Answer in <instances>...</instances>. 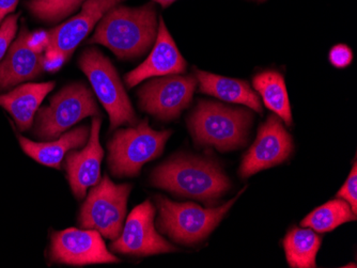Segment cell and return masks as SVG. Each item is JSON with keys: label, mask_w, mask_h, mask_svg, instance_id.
Listing matches in <instances>:
<instances>
[{"label": "cell", "mask_w": 357, "mask_h": 268, "mask_svg": "<svg viewBox=\"0 0 357 268\" xmlns=\"http://www.w3.org/2000/svg\"><path fill=\"white\" fill-rule=\"evenodd\" d=\"M158 30L153 3L139 8L116 6L98 23L89 44H101L120 59H132L151 49Z\"/></svg>", "instance_id": "cell-1"}, {"label": "cell", "mask_w": 357, "mask_h": 268, "mask_svg": "<svg viewBox=\"0 0 357 268\" xmlns=\"http://www.w3.org/2000/svg\"><path fill=\"white\" fill-rule=\"evenodd\" d=\"M151 183L182 197L200 200L212 205L230 188V182L214 161L176 156L158 166L151 175Z\"/></svg>", "instance_id": "cell-2"}, {"label": "cell", "mask_w": 357, "mask_h": 268, "mask_svg": "<svg viewBox=\"0 0 357 268\" xmlns=\"http://www.w3.org/2000/svg\"><path fill=\"white\" fill-rule=\"evenodd\" d=\"M252 113L215 102L200 101L188 119L195 143L230 151L245 145Z\"/></svg>", "instance_id": "cell-3"}, {"label": "cell", "mask_w": 357, "mask_h": 268, "mask_svg": "<svg viewBox=\"0 0 357 268\" xmlns=\"http://www.w3.org/2000/svg\"><path fill=\"white\" fill-rule=\"evenodd\" d=\"M243 191L220 207L204 209L195 203H176L163 196L156 198L158 218L156 228L172 241L192 245L204 241L228 213Z\"/></svg>", "instance_id": "cell-4"}, {"label": "cell", "mask_w": 357, "mask_h": 268, "mask_svg": "<svg viewBox=\"0 0 357 268\" xmlns=\"http://www.w3.org/2000/svg\"><path fill=\"white\" fill-rule=\"evenodd\" d=\"M170 131L158 132L150 127L148 120L135 127L116 132L108 143V165L118 178L135 177L142 166L163 153Z\"/></svg>", "instance_id": "cell-5"}, {"label": "cell", "mask_w": 357, "mask_h": 268, "mask_svg": "<svg viewBox=\"0 0 357 268\" xmlns=\"http://www.w3.org/2000/svg\"><path fill=\"white\" fill-rule=\"evenodd\" d=\"M78 65L87 76L96 97L109 115L110 129H116L124 124L136 125L135 111L109 59L99 49H88L80 55Z\"/></svg>", "instance_id": "cell-6"}, {"label": "cell", "mask_w": 357, "mask_h": 268, "mask_svg": "<svg viewBox=\"0 0 357 268\" xmlns=\"http://www.w3.org/2000/svg\"><path fill=\"white\" fill-rule=\"evenodd\" d=\"M99 116L91 90L82 83L72 84L58 92L50 105L38 111L36 135L54 140L85 118Z\"/></svg>", "instance_id": "cell-7"}, {"label": "cell", "mask_w": 357, "mask_h": 268, "mask_svg": "<svg viewBox=\"0 0 357 268\" xmlns=\"http://www.w3.org/2000/svg\"><path fill=\"white\" fill-rule=\"evenodd\" d=\"M131 185H116L107 175L94 185L80 209L79 225L96 230L106 239L115 241L121 233Z\"/></svg>", "instance_id": "cell-8"}, {"label": "cell", "mask_w": 357, "mask_h": 268, "mask_svg": "<svg viewBox=\"0 0 357 268\" xmlns=\"http://www.w3.org/2000/svg\"><path fill=\"white\" fill-rule=\"evenodd\" d=\"M196 86V78L178 74L152 79L138 91L140 108L160 121H172L188 107Z\"/></svg>", "instance_id": "cell-9"}, {"label": "cell", "mask_w": 357, "mask_h": 268, "mask_svg": "<svg viewBox=\"0 0 357 268\" xmlns=\"http://www.w3.org/2000/svg\"><path fill=\"white\" fill-rule=\"evenodd\" d=\"M154 216L155 207L149 200L137 205L128 215L120 235L110 245L112 251L137 257L176 251V248L156 231Z\"/></svg>", "instance_id": "cell-10"}, {"label": "cell", "mask_w": 357, "mask_h": 268, "mask_svg": "<svg viewBox=\"0 0 357 268\" xmlns=\"http://www.w3.org/2000/svg\"><path fill=\"white\" fill-rule=\"evenodd\" d=\"M51 260L71 266L118 263L119 259L106 248L101 234L91 229H67L52 235Z\"/></svg>", "instance_id": "cell-11"}, {"label": "cell", "mask_w": 357, "mask_h": 268, "mask_svg": "<svg viewBox=\"0 0 357 268\" xmlns=\"http://www.w3.org/2000/svg\"><path fill=\"white\" fill-rule=\"evenodd\" d=\"M294 150V140L278 116L271 115L259 129L254 145L246 152L240 175L248 178L261 170L284 163Z\"/></svg>", "instance_id": "cell-12"}, {"label": "cell", "mask_w": 357, "mask_h": 268, "mask_svg": "<svg viewBox=\"0 0 357 268\" xmlns=\"http://www.w3.org/2000/svg\"><path fill=\"white\" fill-rule=\"evenodd\" d=\"M123 0H87L79 13L69 21L48 31V45L45 55L59 56L66 61L71 57L94 26L110 9Z\"/></svg>", "instance_id": "cell-13"}, {"label": "cell", "mask_w": 357, "mask_h": 268, "mask_svg": "<svg viewBox=\"0 0 357 268\" xmlns=\"http://www.w3.org/2000/svg\"><path fill=\"white\" fill-rule=\"evenodd\" d=\"M101 119H92L90 137L82 151H70L66 155L68 179L72 191L77 199L85 198L87 189L99 183L104 151L100 145Z\"/></svg>", "instance_id": "cell-14"}, {"label": "cell", "mask_w": 357, "mask_h": 268, "mask_svg": "<svg viewBox=\"0 0 357 268\" xmlns=\"http://www.w3.org/2000/svg\"><path fill=\"white\" fill-rule=\"evenodd\" d=\"M186 61L178 52L163 19L158 24L155 44L146 61L124 76L128 88H133L148 78L176 75L185 72Z\"/></svg>", "instance_id": "cell-15"}, {"label": "cell", "mask_w": 357, "mask_h": 268, "mask_svg": "<svg viewBox=\"0 0 357 268\" xmlns=\"http://www.w3.org/2000/svg\"><path fill=\"white\" fill-rule=\"evenodd\" d=\"M29 33L23 24L19 37L0 62V91L12 89L24 81H32L43 69V56L27 45Z\"/></svg>", "instance_id": "cell-16"}, {"label": "cell", "mask_w": 357, "mask_h": 268, "mask_svg": "<svg viewBox=\"0 0 357 268\" xmlns=\"http://www.w3.org/2000/svg\"><path fill=\"white\" fill-rule=\"evenodd\" d=\"M54 87V81L25 84L9 93L0 94V106L13 117L20 131H28L33 123V118L40 105Z\"/></svg>", "instance_id": "cell-17"}, {"label": "cell", "mask_w": 357, "mask_h": 268, "mask_svg": "<svg viewBox=\"0 0 357 268\" xmlns=\"http://www.w3.org/2000/svg\"><path fill=\"white\" fill-rule=\"evenodd\" d=\"M89 137V127L83 125L62 134L52 143H35L27 138L20 137V143L24 152L38 163L60 169L64 156L72 150L83 148L88 143Z\"/></svg>", "instance_id": "cell-18"}, {"label": "cell", "mask_w": 357, "mask_h": 268, "mask_svg": "<svg viewBox=\"0 0 357 268\" xmlns=\"http://www.w3.org/2000/svg\"><path fill=\"white\" fill-rule=\"evenodd\" d=\"M196 76L202 93L213 95L229 103L242 104L252 108L256 113H262L261 101L246 81L206 73L199 70H196Z\"/></svg>", "instance_id": "cell-19"}, {"label": "cell", "mask_w": 357, "mask_h": 268, "mask_svg": "<svg viewBox=\"0 0 357 268\" xmlns=\"http://www.w3.org/2000/svg\"><path fill=\"white\" fill-rule=\"evenodd\" d=\"M287 261L290 267H317L316 258L321 246V237L316 231L307 228L294 227L284 239Z\"/></svg>", "instance_id": "cell-20"}, {"label": "cell", "mask_w": 357, "mask_h": 268, "mask_svg": "<svg viewBox=\"0 0 357 268\" xmlns=\"http://www.w3.org/2000/svg\"><path fill=\"white\" fill-rule=\"evenodd\" d=\"M252 85L261 95L266 107L290 126L292 124V113L282 74L275 71L262 72L255 76Z\"/></svg>", "instance_id": "cell-21"}, {"label": "cell", "mask_w": 357, "mask_h": 268, "mask_svg": "<svg viewBox=\"0 0 357 268\" xmlns=\"http://www.w3.org/2000/svg\"><path fill=\"white\" fill-rule=\"evenodd\" d=\"M354 220H356V214L353 213L350 204L338 198L314 210L303 220L301 226L324 233Z\"/></svg>", "instance_id": "cell-22"}, {"label": "cell", "mask_w": 357, "mask_h": 268, "mask_svg": "<svg viewBox=\"0 0 357 268\" xmlns=\"http://www.w3.org/2000/svg\"><path fill=\"white\" fill-rule=\"evenodd\" d=\"M87 0H29L26 7L40 21L56 23L69 17Z\"/></svg>", "instance_id": "cell-23"}, {"label": "cell", "mask_w": 357, "mask_h": 268, "mask_svg": "<svg viewBox=\"0 0 357 268\" xmlns=\"http://www.w3.org/2000/svg\"><path fill=\"white\" fill-rule=\"evenodd\" d=\"M19 17L20 13L10 15V17H6L0 25V60L5 57L6 53L9 49L10 44L15 37Z\"/></svg>", "instance_id": "cell-24"}, {"label": "cell", "mask_w": 357, "mask_h": 268, "mask_svg": "<svg viewBox=\"0 0 357 268\" xmlns=\"http://www.w3.org/2000/svg\"><path fill=\"white\" fill-rule=\"evenodd\" d=\"M337 198L344 199L350 204L353 213L357 214V166L354 161L350 175L340 191L337 193Z\"/></svg>", "instance_id": "cell-25"}, {"label": "cell", "mask_w": 357, "mask_h": 268, "mask_svg": "<svg viewBox=\"0 0 357 268\" xmlns=\"http://www.w3.org/2000/svg\"><path fill=\"white\" fill-rule=\"evenodd\" d=\"M353 54L350 47L344 44H338L334 46L330 52V61L334 67L338 69L348 67L352 62Z\"/></svg>", "instance_id": "cell-26"}, {"label": "cell", "mask_w": 357, "mask_h": 268, "mask_svg": "<svg viewBox=\"0 0 357 268\" xmlns=\"http://www.w3.org/2000/svg\"><path fill=\"white\" fill-rule=\"evenodd\" d=\"M27 45L32 51L37 52L39 54L43 53L48 45V33L40 30L37 33H28Z\"/></svg>", "instance_id": "cell-27"}, {"label": "cell", "mask_w": 357, "mask_h": 268, "mask_svg": "<svg viewBox=\"0 0 357 268\" xmlns=\"http://www.w3.org/2000/svg\"><path fill=\"white\" fill-rule=\"evenodd\" d=\"M19 1L20 0H0V25L7 15L14 12Z\"/></svg>", "instance_id": "cell-28"}, {"label": "cell", "mask_w": 357, "mask_h": 268, "mask_svg": "<svg viewBox=\"0 0 357 268\" xmlns=\"http://www.w3.org/2000/svg\"><path fill=\"white\" fill-rule=\"evenodd\" d=\"M154 3H160V6L163 8H167L168 6L174 3L176 0H153Z\"/></svg>", "instance_id": "cell-29"}, {"label": "cell", "mask_w": 357, "mask_h": 268, "mask_svg": "<svg viewBox=\"0 0 357 268\" xmlns=\"http://www.w3.org/2000/svg\"><path fill=\"white\" fill-rule=\"evenodd\" d=\"M260 1H264V0H260Z\"/></svg>", "instance_id": "cell-30"}]
</instances>
